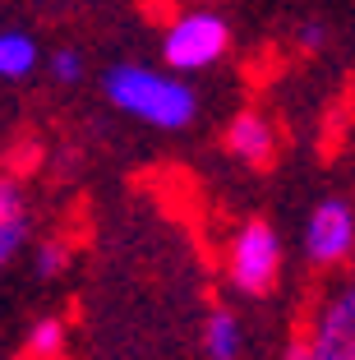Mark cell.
Listing matches in <instances>:
<instances>
[{
  "label": "cell",
  "mask_w": 355,
  "mask_h": 360,
  "mask_svg": "<svg viewBox=\"0 0 355 360\" xmlns=\"http://www.w3.org/2000/svg\"><path fill=\"white\" fill-rule=\"evenodd\" d=\"M51 75L60 79V84H79V79H84V56L74 51V46H56V56H51Z\"/></svg>",
  "instance_id": "obj_12"
},
{
  "label": "cell",
  "mask_w": 355,
  "mask_h": 360,
  "mask_svg": "<svg viewBox=\"0 0 355 360\" xmlns=\"http://www.w3.org/2000/svg\"><path fill=\"white\" fill-rule=\"evenodd\" d=\"M102 93L120 116L138 120L153 129H185L199 116V93L176 75V70H157V65L120 60L102 75Z\"/></svg>",
  "instance_id": "obj_1"
},
{
  "label": "cell",
  "mask_w": 355,
  "mask_h": 360,
  "mask_svg": "<svg viewBox=\"0 0 355 360\" xmlns=\"http://www.w3.org/2000/svg\"><path fill=\"white\" fill-rule=\"evenodd\" d=\"M226 277L235 291L245 296H268L277 277H282V240L268 222H245L240 231L231 236V250H226Z\"/></svg>",
  "instance_id": "obj_3"
},
{
  "label": "cell",
  "mask_w": 355,
  "mask_h": 360,
  "mask_svg": "<svg viewBox=\"0 0 355 360\" xmlns=\"http://www.w3.org/2000/svg\"><path fill=\"white\" fill-rule=\"evenodd\" d=\"M231 46V23L217 10H189L180 19L167 23L162 32V60L176 75H194V70H208L226 56Z\"/></svg>",
  "instance_id": "obj_2"
},
{
  "label": "cell",
  "mask_w": 355,
  "mask_h": 360,
  "mask_svg": "<svg viewBox=\"0 0 355 360\" xmlns=\"http://www.w3.org/2000/svg\"><path fill=\"white\" fill-rule=\"evenodd\" d=\"M240 347H245L240 319L221 305L208 309V319H203V356L208 360H240Z\"/></svg>",
  "instance_id": "obj_8"
},
{
  "label": "cell",
  "mask_w": 355,
  "mask_h": 360,
  "mask_svg": "<svg viewBox=\"0 0 355 360\" xmlns=\"http://www.w3.org/2000/svg\"><path fill=\"white\" fill-rule=\"evenodd\" d=\"M37 60H42V51H37V37L32 32L0 28V79L19 84V79H28L37 70Z\"/></svg>",
  "instance_id": "obj_7"
},
{
  "label": "cell",
  "mask_w": 355,
  "mask_h": 360,
  "mask_svg": "<svg viewBox=\"0 0 355 360\" xmlns=\"http://www.w3.org/2000/svg\"><path fill=\"white\" fill-rule=\"evenodd\" d=\"M60 347H65V323L60 319H42V323L28 333V356L32 360H56Z\"/></svg>",
  "instance_id": "obj_9"
},
{
  "label": "cell",
  "mask_w": 355,
  "mask_h": 360,
  "mask_svg": "<svg viewBox=\"0 0 355 360\" xmlns=\"http://www.w3.org/2000/svg\"><path fill=\"white\" fill-rule=\"evenodd\" d=\"M282 360H314V356H309V342H291Z\"/></svg>",
  "instance_id": "obj_14"
},
{
  "label": "cell",
  "mask_w": 355,
  "mask_h": 360,
  "mask_svg": "<svg viewBox=\"0 0 355 360\" xmlns=\"http://www.w3.org/2000/svg\"><path fill=\"white\" fill-rule=\"evenodd\" d=\"M314 360H355V277L323 300V309L314 314L309 338Z\"/></svg>",
  "instance_id": "obj_5"
},
{
  "label": "cell",
  "mask_w": 355,
  "mask_h": 360,
  "mask_svg": "<svg viewBox=\"0 0 355 360\" xmlns=\"http://www.w3.org/2000/svg\"><path fill=\"white\" fill-rule=\"evenodd\" d=\"M300 42L304 46H323V28H318V23H304V28H300Z\"/></svg>",
  "instance_id": "obj_13"
},
{
  "label": "cell",
  "mask_w": 355,
  "mask_h": 360,
  "mask_svg": "<svg viewBox=\"0 0 355 360\" xmlns=\"http://www.w3.org/2000/svg\"><path fill=\"white\" fill-rule=\"evenodd\" d=\"M65 245H37V255H32V273L42 277V282H51V277L65 273Z\"/></svg>",
  "instance_id": "obj_11"
},
{
  "label": "cell",
  "mask_w": 355,
  "mask_h": 360,
  "mask_svg": "<svg viewBox=\"0 0 355 360\" xmlns=\"http://www.w3.org/2000/svg\"><path fill=\"white\" fill-rule=\"evenodd\" d=\"M28 240V217H0V273Z\"/></svg>",
  "instance_id": "obj_10"
},
{
  "label": "cell",
  "mask_w": 355,
  "mask_h": 360,
  "mask_svg": "<svg viewBox=\"0 0 355 360\" xmlns=\"http://www.w3.org/2000/svg\"><path fill=\"white\" fill-rule=\"evenodd\" d=\"M272 148H277V134H272V120L259 116V111H240V116L226 125V153L240 162H268Z\"/></svg>",
  "instance_id": "obj_6"
},
{
  "label": "cell",
  "mask_w": 355,
  "mask_h": 360,
  "mask_svg": "<svg viewBox=\"0 0 355 360\" xmlns=\"http://www.w3.org/2000/svg\"><path fill=\"white\" fill-rule=\"evenodd\" d=\"M355 250V208L337 194L318 199L304 217V259L314 268H337Z\"/></svg>",
  "instance_id": "obj_4"
}]
</instances>
